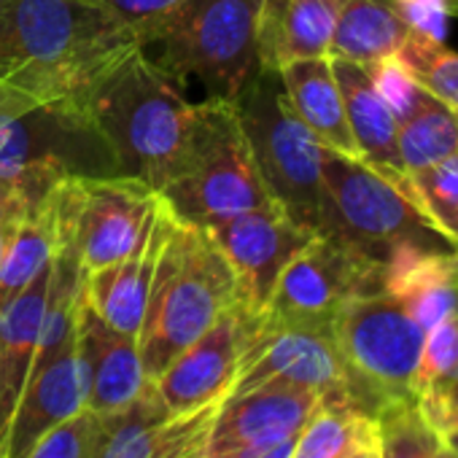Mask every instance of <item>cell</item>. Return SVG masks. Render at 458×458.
<instances>
[{
    "mask_svg": "<svg viewBox=\"0 0 458 458\" xmlns=\"http://www.w3.org/2000/svg\"><path fill=\"white\" fill-rule=\"evenodd\" d=\"M318 235H329L361 257L386 265L399 249L445 251L455 249L420 202L380 175L361 157L327 148L324 205Z\"/></svg>",
    "mask_w": 458,
    "mask_h": 458,
    "instance_id": "cell-6",
    "label": "cell"
},
{
    "mask_svg": "<svg viewBox=\"0 0 458 458\" xmlns=\"http://www.w3.org/2000/svg\"><path fill=\"white\" fill-rule=\"evenodd\" d=\"M233 106L273 202L318 235L327 146L294 114L281 73L259 68Z\"/></svg>",
    "mask_w": 458,
    "mask_h": 458,
    "instance_id": "cell-8",
    "label": "cell"
},
{
    "mask_svg": "<svg viewBox=\"0 0 458 458\" xmlns=\"http://www.w3.org/2000/svg\"><path fill=\"white\" fill-rule=\"evenodd\" d=\"M345 0H265L259 17V68L281 71L297 60L329 57Z\"/></svg>",
    "mask_w": 458,
    "mask_h": 458,
    "instance_id": "cell-21",
    "label": "cell"
},
{
    "mask_svg": "<svg viewBox=\"0 0 458 458\" xmlns=\"http://www.w3.org/2000/svg\"><path fill=\"white\" fill-rule=\"evenodd\" d=\"M238 281V305L259 318L286 265L316 238L281 208H259L205 226Z\"/></svg>",
    "mask_w": 458,
    "mask_h": 458,
    "instance_id": "cell-12",
    "label": "cell"
},
{
    "mask_svg": "<svg viewBox=\"0 0 458 458\" xmlns=\"http://www.w3.org/2000/svg\"><path fill=\"white\" fill-rule=\"evenodd\" d=\"M84 404L76 337L38 372L28 377L25 394L0 442V458H25L28 450L55 426L73 418Z\"/></svg>",
    "mask_w": 458,
    "mask_h": 458,
    "instance_id": "cell-19",
    "label": "cell"
},
{
    "mask_svg": "<svg viewBox=\"0 0 458 458\" xmlns=\"http://www.w3.org/2000/svg\"><path fill=\"white\" fill-rule=\"evenodd\" d=\"M265 0H175L138 38L151 65L191 103H233L259 71Z\"/></svg>",
    "mask_w": 458,
    "mask_h": 458,
    "instance_id": "cell-3",
    "label": "cell"
},
{
    "mask_svg": "<svg viewBox=\"0 0 458 458\" xmlns=\"http://www.w3.org/2000/svg\"><path fill=\"white\" fill-rule=\"evenodd\" d=\"M57 251L55 189L33 197L0 246V310L25 292Z\"/></svg>",
    "mask_w": 458,
    "mask_h": 458,
    "instance_id": "cell-25",
    "label": "cell"
},
{
    "mask_svg": "<svg viewBox=\"0 0 458 458\" xmlns=\"http://www.w3.org/2000/svg\"><path fill=\"white\" fill-rule=\"evenodd\" d=\"M367 73L372 79V87L388 106V111L396 116V122H407L412 114H418L434 95L418 84V79L399 63V57H386L372 65H367Z\"/></svg>",
    "mask_w": 458,
    "mask_h": 458,
    "instance_id": "cell-34",
    "label": "cell"
},
{
    "mask_svg": "<svg viewBox=\"0 0 458 458\" xmlns=\"http://www.w3.org/2000/svg\"><path fill=\"white\" fill-rule=\"evenodd\" d=\"M345 458H380V450L377 447H364V450H356Z\"/></svg>",
    "mask_w": 458,
    "mask_h": 458,
    "instance_id": "cell-40",
    "label": "cell"
},
{
    "mask_svg": "<svg viewBox=\"0 0 458 458\" xmlns=\"http://www.w3.org/2000/svg\"><path fill=\"white\" fill-rule=\"evenodd\" d=\"M178 458H208V442H199V445L189 447V450L181 453Z\"/></svg>",
    "mask_w": 458,
    "mask_h": 458,
    "instance_id": "cell-39",
    "label": "cell"
},
{
    "mask_svg": "<svg viewBox=\"0 0 458 458\" xmlns=\"http://www.w3.org/2000/svg\"><path fill=\"white\" fill-rule=\"evenodd\" d=\"M92 4H100L108 12H114L116 17H122L140 38L175 4V0H92Z\"/></svg>",
    "mask_w": 458,
    "mask_h": 458,
    "instance_id": "cell-36",
    "label": "cell"
},
{
    "mask_svg": "<svg viewBox=\"0 0 458 458\" xmlns=\"http://www.w3.org/2000/svg\"><path fill=\"white\" fill-rule=\"evenodd\" d=\"M372 292H383V265L329 235H316L286 265L257 324L332 329L348 300Z\"/></svg>",
    "mask_w": 458,
    "mask_h": 458,
    "instance_id": "cell-11",
    "label": "cell"
},
{
    "mask_svg": "<svg viewBox=\"0 0 458 458\" xmlns=\"http://www.w3.org/2000/svg\"><path fill=\"white\" fill-rule=\"evenodd\" d=\"M332 71H335V79L345 103V116H348V127L356 140L359 157L369 167H375L380 175H386L388 181H394L396 186H402L407 194L418 199L412 189V178L407 175L402 154H399V122L388 111L377 89L372 87L367 68L343 57H332Z\"/></svg>",
    "mask_w": 458,
    "mask_h": 458,
    "instance_id": "cell-20",
    "label": "cell"
},
{
    "mask_svg": "<svg viewBox=\"0 0 458 458\" xmlns=\"http://www.w3.org/2000/svg\"><path fill=\"white\" fill-rule=\"evenodd\" d=\"M321 404L324 396L318 391L286 380H267L243 394H229L213 420L208 453L294 437Z\"/></svg>",
    "mask_w": 458,
    "mask_h": 458,
    "instance_id": "cell-15",
    "label": "cell"
},
{
    "mask_svg": "<svg viewBox=\"0 0 458 458\" xmlns=\"http://www.w3.org/2000/svg\"><path fill=\"white\" fill-rule=\"evenodd\" d=\"M235 305L238 281L213 238L202 226L175 224L159 254L138 332L146 380H157Z\"/></svg>",
    "mask_w": 458,
    "mask_h": 458,
    "instance_id": "cell-4",
    "label": "cell"
},
{
    "mask_svg": "<svg viewBox=\"0 0 458 458\" xmlns=\"http://www.w3.org/2000/svg\"><path fill=\"white\" fill-rule=\"evenodd\" d=\"M197 148L186 170L159 194L178 224L213 226L259 208H278L265 189L235 106L208 100Z\"/></svg>",
    "mask_w": 458,
    "mask_h": 458,
    "instance_id": "cell-9",
    "label": "cell"
},
{
    "mask_svg": "<svg viewBox=\"0 0 458 458\" xmlns=\"http://www.w3.org/2000/svg\"><path fill=\"white\" fill-rule=\"evenodd\" d=\"M450 17H458V0H450Z\"/></svg>",
    "mask_w": 458,
    "mask_h": 458,
    "instance_id": "cell-43",
    "label": "cell"
},
{
    "mask_svg": "<svg viewBox=\"0 0 458 458\" xmlns=\"http://www.w3.org/2000/svg\"><path fill=\"white\" fill-rule=\"evenodd\" d=\"M294 445H297V434H294V437H286V439H278V442H273V445L259 447L251 458H292Z\"/></svg>",
    "mask_w": 458,
    "mask_h": 458,
    "instance_id": "cell-37",
    "label": "cell"
},
{
    "mask_svg": "<svg viewBox=\"0 0 458 458\" xmlns=\"http://www.w3.org/2000/svg\"><path fill=\"white\" fill-rule=\"evenodd\" d=\"M396 57L423 89L458 111V52L445 47V41H434L410 30Z\"/></svg>",
    "mask_w": 458,
    "mask_h": 458,
    "instance_id": "cell-30",
    "label": "cell"
},
{
    "mask_svg": "<svg viewBox=\"0 0 458 458\" xmlns=\"http://www.w3.org/2000/svg\"><path fill=\"white\" fill-rule=\"evenodd\" d=\"M415 396L437 431L458 410V316L426 332Z\"/></svg>",
    "mask_w": 458,
    "mask_h": 458,
    "instance_id": "cell-28",
    "label": "cell"
},
{
    "mask_svg": "<svg viewBox=\"0 0 458 458\" xmlns=\"http://www.w3.org/2000/svg\"><path fill=\"white\" fill-rule=\"evenodd\" d=\"M108 439V423L89 407H81L73 418L47 431L25 458H103Z\"/></svg>",
    "mask_w": 458,
    "mask_h": 458,
    "instance_id": "cell-33",
    "label": "cell"
},
{
    "mask_svg": "<svg viewBox=\"0 0 458 458\" xmlns=\"http://www.w3.org/2000/svg\"><path fill=\"white\" fill-rule=\"evenodd\" d=\"M391 4L412 33H420L434 41L447 38L450 0H391Z\"/></svg>",
    "mask_w": 458,
    "mask_h": 458,
    "instance_id": "cell-35",
    "label": "cell"
},
{
    "mask_svg": "<svg viewBox=\"0 0 458 458\" xmlns=\"http://www.w3.org/2000/svg\"><path fill=\"white\" fill-rule=\"evenodd\" d=\"M49 276L52 262L25 292H20L0 310V442L6 437V428L14 418V410L25 394L33 369L41 318L47 308Z\"/></svg>",
    "mask_w": 458,
    "mask_h": 458,
    "instance_id": "cell-23",
    "label": "cell"
},
{
    "mask_svg": "<svg viewBox=\"0 0 458 458\" xmlns=\"http://www.w3.org/2000/svg\"><path fill=\"white\" fill-rule=\"evenodd\" d=\"M267 380L308 386L324 402H345V372L332 329L310 327H259L254 324L238 380L229 394H243Z\"/></svg>",
    "mask_w": 458,
    "mask_h": 458,
    "instance_id": "cell-13",
    "label": "cell"
},
{
    "mask_svg": "<svg viewBox=\"0 0 458 458\" xmlns=\"http://www.w3.org/2000/svg\"><path fill=\"white\" fill-rule=\"evenodd\" d=\"M254 324L257 318L246 316L241 305H235L197 343L178 353L157 380H151L173 415L191 412L229 396L238 380L241 359Z\"/></svg>",
    "mask_w": 458,
    "mask_h": 458,
    "instance_id": "cell-14",
    "label": "cell"
},
{
    "mask_svg": "<svg viewBox=\"0 0 458 458\" xmlns=\"http://www.w3.org/2000/svg\"><path fill=\"white\" fill-rule=\"evenodd\" d=\"M221 402L173 415L148 380L140 396L119 415L108 418L103 458H178L189 447L208 442Z\"/></svg>",
    "mask_w": 458,
    "mask_h": 458,
    "instance_id": "cell-17",
    "label": "cell"
},
{
    "mask_svg": "<svg viewBox=\"0 0 458 458\" xmlns=\"http://www.w3.org/2000/svg\"><path fill=\"white\" fill-rule=\"evenodd\" d=\"M410 36L391 0H345L337 17L329 57H343L359 65H372L396 57Z\"/></svg>",
    "mask_w": 458,
    "mask_h": 458,
    "instance_id": "cell-26",
    "label": "cell"
},
{
    "mask_svg": "<svg viewBox=\"0 0 458 458\" xmlns=\"http://www.w3.org/2000/svg\"><path fill=\"white\" fill-rule=\"evenodd\" d=\"M281 81L294 114L308 124V130L332 151L359 157L356 140L348 127L345 103L332 71V57L297 60L284 65Z\"/></svg>",
    "mask_w": 458,
    "mask_h": 458,
    "instance_id": "cell-24",
    "label": "cell"
},
{
    "mask_svg": "<svg viewBox=\"0 0 458 458\" xmlns=\"http://www.w3.org/2000/svg\"><path fill=\"white\" fill-rule=\"evenodd\" d=\"M437 458H455V455H453V453H450V450L442 445V447H439V453H437Z\"/></svg>",
    "mask_w": 458,
    "mask_h": 458,
    "instance_id": "cell-41",
    "label": "cell"
},
{
    "mask_svg": "<svg viewBox=\"0 0 458 458\" xmlns=\"http://www.w3.org/2000/svg\"><path fill=\"white\" fill-rule=\"evenodd\" d=\"M81 108L111 148L119 175L162 191L189 165L205 106L191 103L132 47L81 98Z\"/></svg>",
    "mask_w": 458,
    "mask_h": 458,
    "instance_id": "cell-2",
    "label": "cell"
},
{
    "mask_svg": "<svg viewBox=\"0 0 458 458\" xmlns=\"http://www.w3.org/2000/svg\"><path fill=\"white\" fill-rule=\"evenodd\" d=\"M76 348L84 383V404L103 420L124 412L146 388L138 337L111 329L79 292Z\"/></svg>",
    "mask_w": 458,
    "mask_h": 458,
    "instance_id": "cell-16",
    "label": "cell"
},
{
    "mask_svg": "<svg viewBox=\"0 0 458 458\" xmlns=\"http://www.w3.org/2000/svg\"><path fill=\"white\" fill-rule=\"evenodd\" d=\"M68 175H119L81 103L0 84V181L47 194Z\"/></svg>",
    "mask_w": 458,
    "mask_h": 458,
    "instance_id": "cell-5",
    "label": "cell"
},
{
    "mask_svg": "<svg viewBox=\"0 0 458 458\" xmlns=\"http://www.w3.org/2000/svg\"><path fill=\"white\" fill-rule=\"evenodd\" d=\"M410 178L426 216L453 246H458V151Z\"/></svg>",
    "mask_w": 458,
    "mask_h": 458,
    "instance_id": "cell-32",
    "label": "cell"
},
{
    "mask_svg": "<svg viewBox=\"0 0 458 458\" xmlns=\"http://www.w3.org/2000/svg\"><path fill=\"white\" fill-rule=\"evenodd\" d=\"M345 372V396L356 410L380 412L418 402V369L426 332L388 292L348 300L332 324Z\"/></svg>",
    "mask_w": 458,
    "mask_h": 458,
    "instance_id": "cell-7",
    "label": "cell"
},
{
    "mask_svg": "<svg viewBox=\"0 0 458 458\" xmlns=\"http://www.w3.org/2000/svg\"><path fill=\"white\" fill-rule=\"evenodd\" d=\"M445 426H458V410H455V412H453V415L445 420ZM445 426H442V428H445Z\"/></svg>",
    "mask_w": 458,
    "mask_h": 458,
    "instance_id": "cell-42",
    "label": "cell"
},
{
    "mask_svg": "<svg viewBox=\"0 0 458 458\" xmlns=\"http://www.w3.org/2000/svg\"><path fill=\"white\" fill-rule=\"evenodd\" d=\"M175 224L178 221L173 218L167 205H162L154 226L148 229V235L140 241V246L132 254L84 276L81 281L84 300L111 329L138 337L154 270Z\"/></svg>",
    "mask_w": 458,
    "mask_h": 458,
    "instance_id": "cell-18",
    "label": "cell"
},
{
    "mask_svg": "<svg viewBox=\"0 0 458 458\" xmlns=\"http://www.w3.org/2000/svg\"><path fill=\"white\" fill-rule=\"evenodd\" d=\"M458 151V111L431 98L399 124V154L407 175H415Z\"/></svg>",
    "mask_w": 458,
    "mask_h": 458,
    "instance_id": "cell-29",
    "label": "cell"
},
{
    "mask_svg": "<svg viewBox=\"0 0 458 458\" xmlns=\"http://www.w3.org/2000/svg\"><path fill=\"white\" fill-rule=\"evenodd\" d=\"M383 292L396 297L423 332L458 316V249H399L383 265Z\"/></svg>",
    "mask_w": 458,
    "mask_h": 458,
    "instance_id": "cell-22",
    "label": "cell"
},
{
    "mask_svg": "<svg viewBox=\"0 0 458 458\" xmlns=\"http://www.w3.org/2000/svg\"><path fill=\"white\" fill-rule=\"evenodd\" d=\"M439 442L458 458V426H445V428H439Z\"/></svg>",
    "mask_w": 458,
    "mask_h": 458,
    "instance_id": "cell-38",
    "label": "cell"
},
{
    "mask_svg": "<svg viewBox=\"0 0 458 458\" xmlns=\"http://www.w3.org/2000/svg\"><path fill=\"white\" fill-rule=\"evenodd\" d=\"M377 442V418L345 402H324L297 434L292 458H345Z\"/></svg>",
    "mask_w": 458,
    "mask_h": 458,
    "instance_id": "cell-27",
    "label": "cell"
},
{
    "mask_svg": "<svg viewBox=\"0 0 458 458\" xmlns=\"http://www.w3.org/2000/svg\"><path fill=\"white\" fill-rule=\"evenodd\" d=\"M162 205L157 189L130 175H68L55 186L57 249L89 276L132 254Z\"/></svg>",
    "mask_w": 458,
    "mask_h": 458,
    "instance_id": "cell-10",
    "label": "cell"
},
{
    "mask_svg": "<svg viewBox=\"0 0 458 458\" xmlns=\"http://www.w3.org/2000/svg\"><path fill=\"white\" fill-rule=\"evenodd\" d=\"M455 249H458V246H455Z\"/></svg>",
    "mask_w": 458,
    "mask_h": 458,
    "instance_id": "cell-44",
    "label": "cell"
},
{
    "mask_svg": "<svg viewBox=\"0 0 458 458\" xmlns=\"http://www.w3.org/2000/svg\"><path fill=\"white\" fill-rule=\"evenodd\" d=\"M380 458H437L439 431L426 420L418 402L391 407L377 415Z\"/></svg>",
    "mask_w": 458,
    "mask_h": 458,
    "instance_id": "cell-31",
    "label": "cell"
},
{
    "mask_svg": "<svg viewBox=\"0 0 458 458\" xmlns=\"http://www.w3.org/2000/svg\"><path fill=\"white\" fill-rule=\"evenodd\" d=\"M138 33L92 0H0V84L81 103Z\"/></svg>",
    "mask_w": 458,
    "mask_h": 458,
    "instance_id": "cell-1",
    "label": "cell"
}]
</instances>
